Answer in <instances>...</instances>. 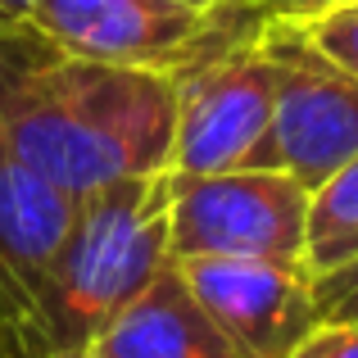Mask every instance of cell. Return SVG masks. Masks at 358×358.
<instances>
[{"label": "cell", "instance_id": "6da1fadb", "mask_svg": "<svg viewBox=\"0 0 358 358\" xmlns=\"http://www.w3.org/2000/svg\"><path fill=\"white\" fill-rule=\"evenodd\" d=\"M173 122L168 73L73 59L27 23H0V127L64 195L168 173Z\"/></svg>", "mask_w": 358, "mask_h": 358}, {"label": "cell", "instance_id": "7a4b0ae2", "mask_svg": "<svg viewBox=\"0 0 358 358\" xmlns=\"http://www.w3.org/2000/svg\"><path fill=\"white\" fill-rule=\"evenodd\" d=\"M168 200L173 173H150L100 186L73 204V218L45 268L27 358L91 350L100 331L173 263Z\"/></svg>", "mask_w": 358, "mask_h": 358}, {"label": "cell", "instance_id": "3957f363", "mask_svg": "<svg viewBox=\"0 0 358 358\" xmlns=\"http://www.w3.org/2000/svg\"><path fill=\"white\" fill-rule=\"evenodd\" d=\"M173 177H213L263 168V145L277 105V64L263 41V18L236 0L231 23L173 73Z\"/></svg>", "mask_w": 358, "mask_h": 358}, {"label": "cell", "instance_id": "277c9868", "mask_svg": "<svg viewBox=\"0 0 358 358\" xmlns=\"http://www.w3.org/2000/svg\"><path fill=\"white\" fill-rule=\"evenodd\" d=\"M308 191L281 168H236L213 177H173L168 254L186 259L304 263Z\"/></svg>", "mask_w": 358, "mask_h": 358}, {"label": "cell", "instance_id": "5b68a950", "mask_svg": "<svg viewBox=\"0 0 358 358\" xmlns=\"http://www.w3.org/2000/svg\"><path fill=\"white\" fill-rule=\"evenodd\" d=\"M263 41L277 64L263 168H281L313 191L358 159V78L313 50L295 23H263Z\"/></svg>", "mask_w": 358, "mask_h": 358}, {"label": "cell", "instance_id": "8992f818", "mask_svg": "<svg viewBox=\"0 0 358 358\" xmlns=\"http://www.w3.org/2000/svg\"><path fill=\"white\" fill-rule=\"evenodd\" d=\"M231 14L236 0L218 9H186L173 0H36L27 27L73 59L173 78L231 23Z\"/></svg>", "mask_w": 358, "mask_h": 358}, {"label": "cell", "instance_id": "52a82bcc", "mask_svg": "<svg viewBox=\"0 0 358 358\" xmlns=\"http://www.w3.org/2000/svg\"><path fill=\"white\" fill-rule=\"evenodd\" d=\"M177 268L241 358H286L327 317L317 277L304 263L186 259Z\"/></svg>", "mask_w": 358, "mask_h": 358}, {"label": "cell", "instance_id": "ba28073f", "mask_svg": "<svg viewBox=\"0 0 358 358\" xmlns=\"http://www.w3.org/2000/svg\"><path fill=\"white\" fill-rule=\"evenodd\" d=\"M73 195L50 186L0 127V358H27L50 254L73 218Z\"/></svg>", "mask_w": 358, "mask_h": 358}, {"label": "cell", "instance_id": "9c48e42d", "mask_svg": "<svg viewBox=\"0 0 358 358\" xmlns=\"http://www.w3.org/2000/svg\"><path fill=\"white\" fill-rule=\"evenodd\" d=\"M100 358H241L222 327L191 295L182 268L168 263L91 345Z\"/></svg>", "mask_w": 358, "mask_h": 358}, {"label": "cell", "instance_id": "30bf717a", "mask_svg": "<svg viewBox=\"0 0 358 358\" xmlns=\"http://www.w3.org/2000/svg\"><path fill=\"white\" fill-rule=\"evenodd\" d=\"M358 263V159L331 173L322 186L308 191L304 222V268L317 281L341 277Z\"/></svg>", "mask_w": 358, "mask_h": 358}, {"label": "cell", "instance_id": "8fae6325", "mask_svg": "<svg viewBox=\"0 0 358 358\" xmlns=\"http://www.w3.org/2000/svg\"><path fill=\"white\" fill-rule=\"evenodd\" d=\"M295 27L308 36L313 50H322L331 64H341L345 73L358 78V5L317 14V18H308V23H295Z\"/></svg>", "mask_w": 358, "mask_h": 358}, {"label": "cell", "instance_id": "7c38bea8", "mask_svg": "<svg viewBox=\"0 0 358 358\" xmlns=\"http://www.w3.org/2000/svg\"><path fill=\"white\" fill-rule=\"evenodd\" d=\"M286 358H358V322L322 317Z\"/></svg>", "mask_w": 358, "mask_h": 358}, {"label": "cell", "instance_id": "4fadbf2b", "mask_svg": "<svg viewBox=\"0 0 358 358\" xmlns=\"http://www.w3.org/2000/svg\"><path fill=\"white\" fill-rule=\"evenodd\" d=\"M254 18L263 23H308L317 14H331V9L358 5V0H241Z\"/></svg>", "mask_w": 358, "mask_h": 358}, {"label": "cell", "instance_id": "5bb4252c", "mask_svg": "<svg viewBox=\"0 0 358 358\" xmlns=\"http://www.w3.org/2000/svg\"><path fill=\"white\" fill-rule=\"evenodd\" d=\"M317 295H322L327 317H336V322H358V263L345 268L341 277L317 281Z\"/></svg>", "mask_w": 358, "mask_h": 358}, {"label": "cell", "instance_id": "9a60e30c", "mask_svg": "<svg viewBox=\"0 0 358 358\" xmlns=\"http://www.w3.org/2000/svg\"><path fill=\"white\" fill-rule=\"evenodd\" d=\"M36 0H0V23H27Z\"/></svg>", "mask_w": 358, "mask_h": 358}, {"label": "cell", "instance_id": "2e32d148", "mask_svg": "<svg viewBox=\"0 0 358 358\" xmlns=\"http://www.w3.org/2000/svg\"><path fill=\"white\" fill-rule=\"evenodd\" d=\"M173 5H186V9H218V5H227V0H173Z\"/></svg>", "mask_w": 358, "mask_h": 358}, {"label": "cell", "instance_id": "e0dca14e", "mask_svg": "<svg viewBox=\"0 0 358 358\" xmlns=\"http://www.w3.org/2000/svg\"><path fill=\"white\" fill-rule=\"evenodd\" d=\"M41 358H100V354H91V350H82V354H41Z\"/></svg>", "mask_w": 358, "mask_h": 358}]
</instances>
